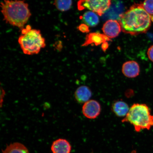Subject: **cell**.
<instances>
[{
  "instance_id": "3",
  "label": "cell",
  "mask_w": 153,
  "mask_h": 153,
  "mask_svg": "<svg viewBox=\"0 0 153 153\" xmlns=\"http://www.w3.org/2000/svg\"><path fill=\"white\" fill-rule=\"evenodd\" d=\"M122 122H128L132 125L136 131L150 130L153 127V115L149 106L144 104L135 103L130 108Z\"/></svg>"
},
{
  "instance_id": "2",
  "label": "cell",
  "mask_w": 153,
  "mask_h": 153,
  "mask_svg": "<svg viewBox=\"0 0 153 153\" xmlns=\"http://www.w3.org/2000/svg\"><path fill=\"white\" fill-rule=\"evenodd\" d=\"M1 7L6 22L22 30L24 28L31 15L27 3L23 1L3 0Z\"/></svg>"
},
{
  "instance_id": "15",
  "label": "cell",
  "mask_w": 153,
  "mask_h": 153,
  "mask_svg": "<svg viewBox=\"0 0 153 153\" xmlns=\"http://www.w3.org/2000/svg\"><path fill=\"white\" fill-rule=\"evenodd\" d=\"M83 22L87 26L94 27L99 23V18L97 15L92 11H87L82 17Z\"/></svg>"
},
{
  "instance_id": "1",
  "label": "cell",
  "mask_w": 153,
  "mask_h": 153,
  "mask_svg": "<svg viewBox=\"0 0 153 153\" xmlns=\"http://www.w3.org/2000/svg\"><path fill=\"white\" fill-rule=\"evenodd\" d=\"M151 21V15L145 10L142 4H134L124 13L119 22L124 33L134 36L148 31Z\"/></svg>"
},
{
  "instance_id": "4",
  "label": "cell",
  "mask_w": 153,
  "mask_h": 153,
  "mask_svg": "<svg viewBox=\"0 0 153 153\" xmlns=\"http://www.w3.org/2000/svg\"><path fill=\"white\" fill-rule=\"evenodd\" d=\"M22 31V34L19 37L18 42L25 54H38L41 49L45 47V39L40 30L31 29V27L27 25Z\"/></svg>"
},
{
  "instance_id": "6",
  "label": "cell",
  "mask_w": 153,
  "mask_h": 153,
  "mask_svg": "<svg viewBox=\"0 0 153 153\" xmlns=\"http://www.w3.org/2000/svg\"><path fill=\"white\" fill-rule=\"evenodd\" d=\"M125 7L120 0H112L110 6L103 15L104 20L119 21L124 14Z\"/></svg>"
},
{
  "instance_id": "19",
  "label": "cell",
  "mask_w": 153,
  "mask_h": 153,
  "mask_svg": "<svg viewBox=\"0 0 153 153\" xmlns=\"http://www.w3.org/2000/svg\"><path fill=\"white\" fill-rule=\"evenodd\" d=\"M147 54L149 59L153 62V45L149 48Z\"/></svg>"
},
{
  "instance_id": "17",
  "label": "cell",
  "mask_w": 153,
  "mask_h": 153,
  "mask_svg": "<svg viewBox=\"0 0 153 153\" xmlns=\"http://www.w3.org/2000/svg\"><path fill=\"white\" fill-rule=\"evenodd\" d=\"M142 5L143 8L149 15H153V0H145Z\"/></svg>"
},
{
  "instance_id": "13",
  "label": "cell",
  "mask_w": 153,
  "mask_h": 153,
  "mask_svg": "<svg viewBox=\"0 0 153 153\" xmlns=\"http://www.w3.org/2000/svg\"><path fill=\"white\" fill-rule=\"evenodd\" d=\"M113 112L118 117H124L127 115L130 109L129 105L122 100H117L112 105Z\"/></svg>"
},
{
  "instance_id": "5",
  "label": "cell",
  "mask_w": 153,
  "mask_h": 153,
  "mask_svg": "<svg viewBox=\"0 0 153 153\" xmlns=\"http://www.w3.org/2000/svg\"><path fill=\"white\" fill-rule=\"evenodd\" d=\"M112 0H79L77 3L79 10L87 9L100 16L104 15L109 8Z\"/></svg>"
},
{
  "instance_id": "21",
  "label": "cell",
  "mask_w": 153,
  "mask_h": 153,
  "mask_svg": "<svg viewBox=\"0 0 153 153\" xmlns=\"http://www.w3.org/2000/svg\"><path fill=\"white\" fill-rule=\"evenodd\" d=\"M151 20H152L153 22V15H152V16H151Z\"/></svg>"
},
{
  "instance_id": "18",
  "label": "cell",
  "mask_w": 153,
  "mask_h": 153,
  "mask_svg": "<svg viewBox=\"0 0 153 153\" xmlns=\"http://www.w3.org/2000/svg\"><path fill=\"white\" fill-rule=\"evenodd\" d=\"M78 29L79 31L83 33H88L89 32L88 26L85 24H81L78 27Z\"/></svg>"
},
{
  "instance_id": "22",
  "label": "cell",
  "mask_w": 153,
  "mask_h": 153,
  "mask_svg": "<svg viewBox=\"0 0 153 153\" xmlns=\"http://www.w3.org/2000/svg\"><path fill=\"white\" fill-rule=\"evenodd\" d=\"M131 153H137L135 151H133L132 152H131Z\"/></svg>"
},
{
  "instance_id": "16",
  "label": "cell",
  "mask_w": 153,
  "mask_h": 153,
  "mask_svg": "<svg viewBox=\"0 0 153 153\" xmlns=\"http://www.w3.org/2000/svg\"><path fill=\"white\" fill-rule=\"evenodd\" d=\"M72 3V0H55L53 4L58 10L64 12L71 8Z\"/></svg>"
},
{
  "instance_id": "10",
  "label": "cell",
  "mask_w": 153,
  "mask_h": 153,
  "mask_svg": "<svg viewBox=\"0 0 153 153\" xmlns=\"http://www.w3.org/2000/svg\"><path fill=\"white\" fill-rule=\"evenodd\" d=\"M110 41V38L104 34H101L99 32H94L88 34L86 36L85 43L82 46H87L92 44L97 46L106 42L107 41Z\"/></svg>"
},
{
  "instance_id": "11",
  "label": "cell",
  "mask_w": 153,
  "mask_h": 153,
  "mask_svg": "<svg viewBox=\"0 0 153 153\" xmlns=\"http://www.w3.org/2000/svg\"><path fill=\"white\" fill-rule=\"evenodd\" d=\"M51 149L53 153H70L71 146L66 139H59L53 141Z\"/></svg>"
},
{
  "instance_id": "20",
  "label": "cell",
  "mask_w": 153,
  "mask_h": 153,
  "mask_svg": "<svg viewBox=\"0 0 153 153\" xmlns=\"http://www.w3.org/2000/svg\"><path fill=\"white\" fill-rule=\"evenodd\" d=\"M108 42H106L103 43L102 44V49L103 51H106L107 49L108 48Z\"/></svg>"
},
{
  "instance_id": "12",
  "label": "cell",
  "mask_w": 153,
  "mask_h": 153,
  "mask_svg": "<svg viewBox=\"0 0 153 153\" xmlns=\"http://www.w3.org/2000/svg\"><path fill=\"white\" fill-rule=\"evenodd\" d=\"M74 96L78 103L85 104L91 98L92 92L91 89L87 86L82 85L76 89Z\"/></svg>"
},
{
  "instance_id": "8",
  "label": "cell",
  "mask_w": 153,
  "mask_h": 153,
  "mask_svg": "<svg viewBox=\"0 0 153 153\" xmlns=\"http://www.w3.org/2000/svg\"><path fill=\"white\" fill-rule=\"evenodd\" d=\"M102 30L105 35L109 38H115L121 32V27L117 21L110 20L107 21L103 25Z\"/></svg>"
},
{
  "instance_id": "7",
  "label": "cell",
  "mask_w": 153,
  "mask_h": 153,
  "mask_svg": "<svg viewBox=\"0 0 153 153\" xmlns=\"http://www.w3.org/2000/svg\"><path fill=\"white\" fill-rule=\"evenodd\" d=\"M101 111L100 103L94 100L88 101L82 107V111L84 115L89 119H94L98 117Z\"/></svg>"
},
{
  "instance_id": "9",
  "label": "cell",
  "mask_w": 153,
  "mask_h": 153,
  "mask_svg": "<svg viewBox=\"0 0 153 153\" xmlns=\"http://www.w3.org/2000/svg\"><path fill=\"white\" fill-rule=\"evenodd\" d=\"M122 73L126 77L134 78L139 75L140 68L138 63L134 61H129L124 63L122 65Z\"/></svg>"
},
{
  "instance_id": "14",
  "label": "cell",
  "mask_w": 153,
  "mask_h": 153,
  "mask_svg": "<svg viewBox=\"0 0 153 153\" xmlns=\"http://www.w3.org/2000/svg\"><path fill=\"white\" fill-rule=\"evenodd\" d=\"M2 153H29L28 149L22 143L19 142L11 143L7 145Z\"/></svg>"
}]
</instances>
